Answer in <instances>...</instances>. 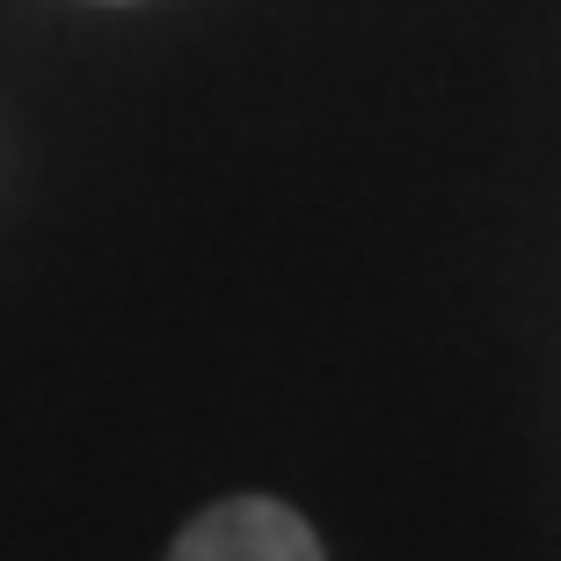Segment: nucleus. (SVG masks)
Listing matches in <instances>:
<instances>
[{
    "mask_svg": "<svg viewBox=\"0 0 561 561\" xmlns=\"http://www.w3.org/2000/svg\"><path fill=\"white\" fill-rule=\"evenodd\" d=\"M168 561H329L313 525L277 496H227L183 525Z\"/></svg>",
    "mask_w": 561,
    "mask_h": 561,
    "instance_id": "f257e3e1",
    "label": "nucleus"
}]
</instances>
